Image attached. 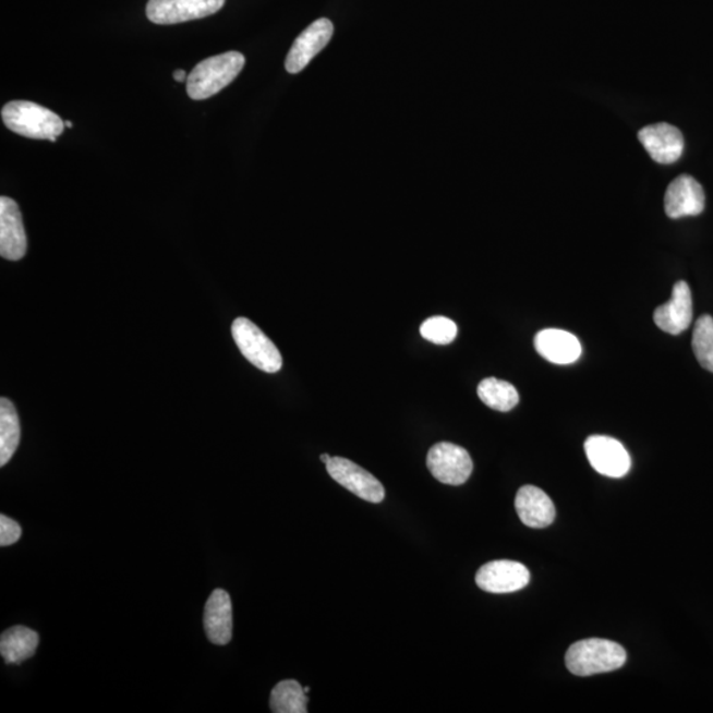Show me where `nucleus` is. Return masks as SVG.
<instances>
[{"instance_id":"obj_1","label":"nucleus","mask_w":713,"mask_h":713,"mask_svg":"<svg viewBox=\"0 0 713 713\" xmlns=\"http://www.w3.org/2000/svg\"><path fill=\"white\" fill-rule=\"evenodd\" d=\"M245 67V56L231 51L200 62L186 78V93L192 99L202 101L220 93L233 83Z\"/></svg>"},{"instance_id":"obj_2","label":"nucleus","mask_w":713,"mask_h":713,"mask_svg":"<svg viewBox=\"0 0 713 713\" xmlns=\"http://www.w3.org/2000/svg\"><path fill=\"white\" fill-rule=\"evenodd\" d=\"M627 662V652L621 645L602 638L573 643L566 654V666L578 677H591L618 670Z\"/></svg>"},{"instance_id":"obj_3","label":"nucleus","mask_w":713,"mask_h":713,"mask_svg":"<svg viewBox=\"0 0 713 713\" xmlns=\"http://www.w3.org/2000/svg\"><path fill=\"white\" fill-rule=\"evenodd\" d=\"M5 128L29 140L56 142L65 122L53 111L29 101H11L2 109Z\"/></svg>"},{"instance_id":"obj_4","label":"nucleus","mask_w":713,"mask_h":713,"mask_svg":"<svg viewBox=\"0 0 713 713\" xmlns=\"http://www.w3.org/2000/svg\"><path fill=\"white\" fill-rule=\"evenodd\" d=\"M231 335L245 359L259 371L277 373L283 366V359L275 343L246 317L235 318Z\"/></svg>"},{"instance_id":"obj_5","label":"nucleus","mask_w":713,"mask_h":713,"mask_svg":"<svg viewBox=\"0 0 713 713\" xmlns=\"http://www.w3.org/2000/svg\"><path fill=\"white\" fill-rule=\"evenodd\" d=\"M427 467L437 481L447 485L467 483L473 472V461L468 450L452 443H437L430 449Z\"/></svg>"},{"instance_id":"obj_6","label":"nucleus","mask_w":713,"mask_h":713,"mask_svg":"<svg viewBox=\"0 0 713 713\" xmlns=\"http://www.w3.org/2000/svg\"><path fill=\"white\" fill-rule=\"evenodd\" d=\"M223 4L225 0H149L146 14L149 22L170 26L216 14Z\"/></svg>"},{"instance_id":"obj_7","label":"nucleus","mask_w":713,"mask_h":713,"mask_svg":"<svg viewBox=\"0 0 713 713\" xmlns=\"http://www.w3.org/2000/svg\"><path fill=\"white\" fill-rule=\"evenodd\" d=\"M327 471L336 483L355 494L356 497L372 504L384 501V485L355 462L343 458H331L327 462Z\"/></svg>"},{"instance_id":"obj_8","label":"nucleus","mask_w":713,"mask_h":713,"mask_svg":"<svg viewBox=\"0 0 713 713\" xmlns=\"http://www.w3.org/2000/svg\"><path fill=\"white\" fill-rule=\"evenodd\" d=\"M584 449L594 471L606 478L620 479L630 471L628 450L613 437L594 435L588 437Z\"/></svg>"},{"instance_id":"obj_9","label":"nucleus","mask_w":713,"mask_h":713,"mask_svg":"<svg viewBox=\"0 0 713 713\" xmlns=\"http://www.w3.org/2000/svg\"><path fill=\"white\" fill-rule=\"evenodd\" d=\"M475 583L490 593L517 592L530 583V571L519 561L493 560L479 569Z\"/></svg>"},{"instance_id":"obj_10","label":"nucleus","mask_w":713,"mask_h":713,"mask_svg":"<svg viewBox=\"0 0 713 713\" xmlns=\"http://www.w3.org/2000/svg\"><path fill=\"white\" fill-rule=\"evenodd\" d=\"M334 33V23L329 19L322 17L312 23L292 44L286 59L287 72L292 74L302 72L312 59L328 46Z\"/></svg>"},{"instance_id":"obj_11","label":"nucleus","mask_w":713,"mask_h":713,"mask_svg":"<svg viewBox=\"0 0 713 713\" xmlns=\"http://www.w3.org/2000/svg\"><path fill=\"white\" fill-rule=\"evenodd\" d=\"M650 158L660 165H673L685 152V137L678 128L668 123H654L638 133Z\"/></svg>"},{"instance_id":"obj_12","label":"nucleus","mask_w":713,"mask_h":713,"mask_svg":"<svg viewBox=\"0 0 713 713\" xmlns=\"http://www.w3.org/2000/svg\"><path fill=\"white\" fill-rule=\"evenodd\" d=\"M27 253V234L23 217L14 200L0 198V255L8 261H21Z\"/></svg>"},{"instance_id":"obj_13","label":"nucleus","mask_w":713,"mask_h":713,"mask_svg":"<svg viewBox=\"0 0 713 713\" xmlns=\"http://www.w3.org/2000/svg\"><path fill=\"white\" fill-rule=\"evenodd\" d=\"M705 208V193L699 181L690 174H680L668 185L665 195L666 215L673 220L698 216Z\"/></svg>"},{"instance_id":"obj_14","label":"nucleus","mask_w":713,"mask_h":713,"mask_svg":"<svg viewBox=\"0 0 713 713\" xmlns=\"http://www.w3.org/2000/svg\"><path fill=\"white\" fill-rule=\"evenodd\" d=\"M656 327L668 335H680L692 322V297L690 287L680 280L674 285L673 297L654 312Z\"/></svg>"},{"instance_id":"obj_15","label":"nucleus","mask_w":713,"mask_h":713,"mask_svg":"<svg viewBox=\"0 0 713 713\" xmlns=\"http://www.w3.org/2000/svg\"><path fill=\"white\" fill-rule=\"evenodd\" d=\"M204 629L209 641L215 645H228L233 636V606L229 593L223 590L213 591L204 612Z\"/></svg>"},{"instance_id":"obj_16","label":"nucleus","mask_w":713,"mask_h":713,"mask_svg":"<svg viewBox=\"0 0 713 713\" xmlns=\"http://www.w3.org/2000/svg\"><path fill=\"white\" fill-rule=\"evenodd\" d=\"M516 510L521 521L531 529L549 527L556 516L552 498L533 485H524L518 491Z\"/></svg>"},{"instance_id":"obj_17","label":"nucleus","mask_w":713,"mask_h":713,"mask_svg":"<svg viewBox=\"0 0 713 713\" xmlns=\"http://www.w3.org/2000/svg\"><path fill=\"white\" fill-rule=\"evenodd\" d=\"M535 349L544 360L556 365H569L581 355L577 336L561 329H544L535 336Z\"/></svg>"},{"instance_id":"obj_18","label":"nucleus","mask_w":713,"mask_h":713,"mask_svg":"<svg viewBox=\"0 0 713 713\" xmlns=\"http://www.w3.org/2000/svg\"><path fill=\"white\" fill-rule=\"evenodd\" d=\"M39 646V635L26 627H14L5 630L0 638V653L9 665H21L33 658Z\"/></svg>"},{"instance_id":"obj_19","label":"nucleus","mask_w":713,"mask_h":713,"mask_svg":"<svg viewBox=\"0 0 713 713\" xmlns=\"http://www.w3.org/2000/svg\"><path fill=\"white\" fill-rule=\"evenodd\" d=\"M21 443V422L15 406L8 398L0 400V467L12 459Z\"/></svg>"},{"instance_id":"obj_20","label":"nucleus","mask_w":713,"mask_h":713,"mask_svg":"<svg viewBox=\"0 0 713 713\" xmlns=\"http://www.w3.org/2000/svg\"><path fill=\"white\" fill-rule=\"evenodd\" d=\"M478 394L487 408L496 411L508 412L519 402V394L515 386L493 377L481 380Z\"/></svg>"},{"instance_id":"obj_21","label":"nucleus","mask_w":713,"mask_h":713,"mask_svg":"<svg viewBox=\"0 0 713 713\" xmlns=\"http://www.w3.org/2000/svg\"><path fill=\"white\" fill-rule=\"evenodd\" d=\"M309 697L297 680H283L274 687L270 709L274 713H306Z\"/></svg>"},{"instance_id":"obj_22","label":"nucleus","mask_w":713,"mask_h":713,"mask_svg":"<svg viewBox=\"0 0 713 713\" xmlns=\"http://www.w3.org/2000/svg\"><path fill=\"white\" fill-rule=\"evenodd\" d=\"M692 350L699 364L713 373V318L704 315L699 318L693 329Z\"/></svg>"},{"instance_id":"obj_23","label":"nucleus","mask_w":713,"mask_h":713,"mask_svg":"<svg viewBox=\"0 0 713 713\" xmlns=\"http://www.w3.org/2000/svg\"><path fill=\"white\" fill-rule=\"evenodd\" d=\"M421 335L424 340L436 346H448L458 336V325L448 317H431L422 324Z\"/></svg>"},{"instance_id":"obj_24","label":"nucleus","mask_w":713,"mask_h":713,"mask_svg":"<svg viewBox=\"0 0 713 713\" xmlns=\"http://www.w3.org/2000/svg\"><path fill=\"white\" fill-rule=\"evenodd\" d=\"M22 536V528L11 518L0 516V546L8 547L15 544Z\"/></svg>"},{"instance_id":"obj_25","label":"nucleus","mask_w":713,"mask_h":713,"mask_svg":"<svg viewBox=\"0 0 713 713\" xmlns=\"http://www.w3.org/2000/svg\"><path fill=\"white\" fill-rule=\"evenodd\" d=\"M173 77L174 80L179 81V83H184V81L188 78L185 71L183 69H178V71L173 72Z\"/></svg>"},{"instance_id":"obj_26","label":"nucleus","mask_w":713,"mask_h":713,"mask_svg":"<svg viewBox=\"0 0 713 713\" xmlns=\"http://www.w3.org/2000/svg\"><path fill=\"white\" fill-rule=\"evenodd\" d=\"M322 461L324 462L325 466H327V462L331 459L329 455L324 454L322 455Z\"/></svg>"},{"instance_id":"obj_27","label":"nucleus","mask_w":713,"mask_h":713,"mask_svg":"<svg viewBox=\"0 0 713 713\" xmlns=\"http://www.w3.org/2000/svg\"><path fill=\"white\" fill-rule=\"evenodd\" d=\"M65 126H67V128H69V129H72V128H73V123H72V122H69V121H67V122H65Z\"/></svg>"},{"instance_id":"obj_28","label":"nucleus","mask_w":713,"mask_h":713,"mask_svg":"<svg viewBox=\"0 0 713 713\" xmlns=\"http://www.w3.org/2000/svg\"><path fill=\"white\" fill-rule=\"evenodd\" d=\"M304 691H305V693H309V692H310V688H309V687H304Z\"/></svg>"}]
</instances>
